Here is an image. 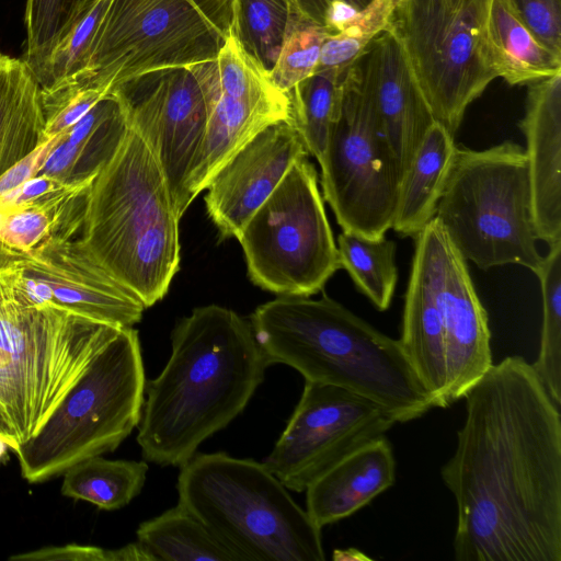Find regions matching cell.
Returning <instances> with one entry per match:
<instances>
[{"instance_id":"39","label":"cell","mask_w":561,"mask_h":561,"mask_svg":"<svg viewBox=\"0 0 561 561\" xmlns=\"http://www.w3.org/2000/svg\"><path fill=\"white\" fill-rule=\"evenodd\" d=\"M66 131L46 139L32 152L14 163L0 175V198L15 191L26 181L38 175L49 151L60 140Z\"/></svg>"},{"instance_id":"36","label":"cell","mask_w":561,"mask_h":561,"mask_svg":"<svg viewBox=\"0 0 561 561\" xmlns=\"http://www.w3.org/2000/svg\"><path fill=\"white\" fill-rule=\"evenodd\" d=\"M110 0H96L88 13L56 46L37 78L42 90L75 82L88 61L94 34Z\"/></svg>"},{"instance_id":"3","label":"cell","mask_w":561,"mask_h":561,"mask_svg":"<svg viewBox=\"0 0 561 561\" xmlns=\"http://www.w3.org/2000/svg\"><path fill=\"white\" fill-rule=\"evenodd\" d=\"M268 365L284 364L305 380L333 385L381 405L397 423L423 416L433 403L393 340L323 294L278 296L250 317Z\"/></svg>"},{"instance_id":"14","label":"cell","mask_w":561,"mask_h":561,"mask_svg":"<svg viewBox=\"0 0 561 561\" xmlns=\"http://www.w3.org/2000/svg\"><path fill=\"white\" fill-rule=\"evenodd\" d=\"M396 423L381 405L360 394L305 380L301 397L263 463L288 490L304 492L336 461Z\"/></svg>"},{"instance_id":"6","label":"cell","mask_w":561,"mask_h":561,"mask_svg":"<svg viewBox=\"0 0 561 561\" xmlns=\"http://www.w3.org/2000/svg\"><path fill=\"white\" fill-rule=\"evenodd\" d=\"M181 506L240 561H324L321 528L263 462L196 453L180 466Z\"/></svg>"},{"instance_id":"28","label":"cell","mask_w":561,"mask_h":561,"mask_svg":"<svg viewBox=\"0 0 561 561\" xmlns=\"http://www.w3.org/2000/svg\"><path fill=\"white\" fill-rule=\"evenodd\" d=\"M345 71L314 72L287 92L288 122L300 136L307 153L317 161L325 150L331 126L340 113Z\"/></svg>"},{"instance_id":"5","label":"cell","mask_w":561,"mask_h":561,"mask_svg":"<svg viewBox=\"0 0 561 561\" xmlns=\"http://www.w3.org/2000/svg\"><path fill=\"white\" fill-rule=\"evenodd\" d=\"M122 328L20 294L0 271V437L15 451L36 435Z\"/></svg>"},{"instance_id":"4","label":"cell","mask_w":561,"mask_h":561,"mask_svg":"<svg viewBox=\"0 0 561 561\" xmlns=\"http://www.w3.org/2000/svg\"><path fill=\"white\" fill-rule=\"evenodd\" d=\"M180 219L153 151L128 124L88 191L81 238L148 308L179 271Z\"/></svg>"},{"instance_id":"37","label":"cell","mask_w":561,"mask_h":561,"mask_svg":"<svg viewBox=\"0 0 561 561\" xmlns=\"http://www.w3.org/2000/svg\"><path fill=\"white\" fill-rule=\"evenodd\" d=\"M106 95L99 89L78 84L41 89L45 139L71 128Z\"/></svg>"},{"instance_id":"38","label":"cell","mask_w":561,"mask_h":561,"mask_svg":"<svg viewBox=\"0 0 561 561\" xmlns=\"http://www.w3.org/2000/svg\"><path fill=\"white\" fill-rule=\"evenodd\" d=\"M506 2L535 37L561 57V0H506Z\"/></svg>"},{"instance_id":"1","label":"cell","mask_w":561,"mask_h":561,"mask_svg":"<svg viewBox=\"0 0 561 561\" xmlns=\"http://www.w3.org/2000/svg\"><path fill=\"white\" fill-rule=\"evenodd\" d=\"M440 473L457 561H561V415L531 364L505 357L463 396Z\"/></svg>"},{"instance_id":"42","label":"cell","mask_w":561,"mask_h":561,"mask_svg":"<svg viewBox=\"0 0 561 561\" xmlns=\"http://www.w3.org/2000/svg\"><path fill=\"white\" fill-rule=\"evenodd\" d=\"M24 256V254L13 251L0 242V271L15 264Z\"/></svg>"},{"instance_id":"29","label":"cell","mask_w":561,"mask_h":561,"mask_svg":"<svg viewBox=\"0 0 561 561\" xmlns=\"http://www.w3.org/2000/svg\"><path fill=\"white\" fill-rule=\"evenodd\" d=\"M341 268H344L357 289L379 310L390 307L398 280L396 243L387 239H366L342 231L337 237Z\"/></svg>"},{"instance_id":"13","label":"cell","mask_w":561,"mask_h":561,"mask_svg":"<svg viewBox=\"0 0 561 561\" xmlns=\"http://www.w3.org/2000/svg\"><path fill=\"white\" fill-rule=\"evenodd\" d=\"M216 80L215 58L152 71L111 92L121 102L128 124L153 151L180 217L191 205L186 182L205 136Z\"/></svg>"},{"instance_id":"41","label":"cell","mask_w":561,"mask_h":561,"mask_svg":"<svg viewBox=\"0 0 561 561\" xmlns=\"http://www.w3.org/2000/svg\"><path fill=\"white\" fill-rule=\"evenodd\" d=\"M373 0H296L305 16L323 26L328 11L335 5H350L359 11Z\"/></svg>"},{"instance_id":"20","label":"cell","mask_w":561,"mask_h":561,"mask_svg":"<svg viewBox=\"0 0 561 561\" xmlns=\"http://www.w3.org/2000/svg\"><path fill=\"white\" fill-rule=\"evenodd\" d=\"M443 328L449 407L463 398L493 365L488 313L467 261L450 241L443 287Z\"/></svg>"},{"instance_id":"8","label":"cell","mask_w":561,"mask_h":561,"mask_svg":"<svg viewBox=\"0 0 561 561\" xmlns=\"http://www.w3.org/2000/svg\"><path fill=\"white\" fill-rule=\"evenodd\" d=\"M146 381L138 332L122 328L38 433L14 451L22 477L44 482L115 450L140 422Z\"/></svg>"},{"instance_id":"23","label":"cell","mask_w":561,"mask_h":561,"mask_svg":"<svg viewBox=\"0 0 561 561\" xmlns=\"http://www.w3.org/2000/svg\"><path fill=\"white\" fill-rule=\"evenodd\" d=\"M456 149L455 136L434 122L401 180L391 226L399 236L415 238L435 217Z\"/></svg>"},{"instance_id":"10","label":"cell","mask_w":561,"mask_h":561,"mask_svg":"<svg viewBox=\"0 0 561 561\" xmlns=\"http://www.w3.org/2000/svg\"><path fill=\"white\" fill-rule=\"evenodd\" d=\"M492 0H394L386 31L403 49L435 122L455 136L469 104L497 78L489 60Z\"/></svg>"},{"instance_id":"21","label":"cell","mask_w":561,"mask_h":561,"mask_svg":"<svg viewBox=\"0 0 561 561\" xmlns=\"http://www.w3.org/2000/svg\"><path fill=\"white\" fill-rule=\"evenodd\" d=\"M396 460L382 435L355 448L306 489V511L320 527L344 519L389 489Z\"/></svg>"},{"instance_id":"22","label":"cell","mask_w":561,"mask_h":561,"mask_svg":"<svg viewBox=\"0 0 561 561\" xmlns=\"http://www.w3.org/2000/svg\"><path fill=\"white\" fill-rule=\"evenodd\" d=\"M289 103L254 102L229 96L214 85L205 136L186 182L190 204L217 171L266 126L289 121Z\"/></svg>"},{"instance_id":"7","label":"cell","mask_w":561,"mask_h":561,"mask_svg":"<svg viewBox=\"0 0 561 561\" xmlns=\"http://www.w3.org/2000/svg\"><path fill=\"white\" fill-rule=\"evenodd\" d=\"M435 218L466 261L486 271L518 264L537 274V248L525 149L511 140L456 149Z\"/></svg>"},{"instance_id":"18","label":"cell","mask_w":561,"mask_h":561,"mask_svg":"<svg viewBox=\"0 0 561 561\" xmlns=\"http://www.w3.org/2000/svg\"><path fill=\"white\" fill-rule=\"evenodd\" d=\"M368 78L379 129L398 161L402 178L435 122L402 47L385 31L367 47Z\"/></svg>"},{"instance_id":"2","label":"cell","mask_w":561,"mask_h":561,"mask_svg":"<svg viewBox=\"0 0 561 561\" xmlns=\"http://www.w3.org/2000/svg\"><path fill=\"white\" fill-rule=\"evenodd\" d=\"M171 345L162 371L146 381L137 443L146 461L180 467L244 410L270 365L250 322L218 305L181 318Z\"/></svg>"},{"instance_id":"12","label":"cell","mask_w":561,"mask_h":561,"mask_svg":"<svg viewBox=\"0 0 561 561\" xmlns=\"http://www.w3.org/2000/svg\"><path fill=\"white\" fill-rule=\"evenodd\" d=\"M308 156L299 158L241 229L250 279L278 296H311L341 268Z\"/></svg>"},{"instance_id":"19","label":"cell","mask_w":561,"mask_h":561,"mask_svg":"<svg viewBox=\"0 0 561 561\" xmlns=\"http://www.w3.org/2000/svg\"><path fill=\"white\" fill-rule=\"evenodd\" d=\"M519 128L526 139L534 229L561 242V71L529 83Z\"/></svg>"},{"instance_id":"31","label":"cell","mask_w":561,"mask_h":561,"mask_svg":"<svg viewBox=\"0 0 561 561\" xmlns=\"http://www.w3.org/2000/svg\"><path fill=\"white\" fill-rule=\"evenodd\" d=\"M542 298V328L537 360L531 364L547 393L561 404V242L549 247L536 274Z\"/></svg>"},{"instance_id":"30","label":"cell","mask_w":561,"mask_h":561,"mask_svg":"<svg viewBox=\"0 0 561 561\" xmlns=\"http://www.w3.org/2000/svg\"><path fill=\"white\" fill-rule=\"evenodd\" d=\"M231 30L243 48L271 72L294 20L296 0H231Z\"/></svg>"},{"instance_id":"11","label":"cell","mask_w":561,"mask_h":561,"mask_svg":"<svg viewBox=\"0 0 561 561\" xmlns=\"http://www.w3.org/2000/svg\"><path fill=\"white\" fill-rule=\"evenodd\" d=\"M342 231L380 239L391 228L402 173L374 111L366 50L346 69L342 102L318 161Z\"/></svg>"},{"instance_id":"16","label":"cell","mask_w":561,"mask_h":561,"mask_svg":"<svg viewBox=\"0 0 561 561\" xmlns=\"http://www.w3.org/2000/svg\"><path fill=\"white\" fill-rule=\"evenodd\" d=\"M414 241L399 342L433 408H447L443 287L449 239L434 217Z\"/></svg>"},{"instance_id":"33","label":"cell","mask_w":561,"mask_h":561,"mask_svg":"<svg viewBox=\"0 0 561 561\" xmlns=\"http://www.w3.org/2000/svg\"><path fill=\"white\" fill-rule=\"evenodd\" d=\"M220 91L248 101L289 103L286 92L272 81L270 71L250 55L230 30L216 57Z\"/></svg>"},{"instance_id":"9","label":"cell","mask_w":561,"mask_h":561,"mask_svg":"<svg viewBox=\"0 0 561 561\" xmlns=\"http://www.w3.org/2000/svg\"><path fill=\"white\" fill-rule=\"evenodd\" d=\"M231 20V0H110L85 67L68 84L110 94L152 71L214 60Z\"/></svg>"},{"instance_id":"27","label":"cell","mask_w":561,"mask_h":561,"mask_svg":"<svg viewBox=\"0 0 561 561\" xmlns=\"http://www.w3.org/2000/svg\"><path fill=\"white\" fill-rule=\"evenodd\" d=\"M148 465L145 460H110L99 456L85 458L62 474L61 494L114 511L127 505L145 485Z\"/></svg>"},{"instance_id":"17","label":"cell","mask_w":561,"mask_h":561,"mask_svg":"<svg viewBox=\"0 0 561 561\" xmlns=\"http://www.w3.org/2000/svg\"><path fill=\"white\" fill-rule=\"evenodd\" d=\"M308 156L288 121L273 123L242 146L205 190L207 214L220 239L236 238L270 197L290 167Z\"/></svg>"},{"instance_id":"24","label":"cell","mask_w":561,"mask_h":561,"mask_svg":"<svg viewBox=\"0 0 561 561\" xmlns=\"http://www.w3.org/2000/svg\"><path fill=\"white\" fill-rule=\"evenodd\" d=\"M41 87L22 58L0 53V175L45 139Z\"/></svg>"},{"instance_id":"26","label":"cell","mask_w":561,"mask_h":561,"mask_svg":"<svg viewBox=\"0 0 561 561\" xmlns=\"http://www.w3.org/2000/svg\"><path fill=\"white\" fill-rule=\"evenodd\" d=\"M137 542L149 561H240L180 504L141 523L137 529Z\"/></svg>"},{"instance_id":"40","label":"cell","mask_w":561,"mask_h":561,"mask_svg":"<svg viewBox=\"0 0 561 561\" xmlns=\"http://www.w3.org/2000/svg\"><path fill=\"white\" fill-rule=\"evenodd\" d=\"M11 561H110V550L95 546L68 543L49 546L35 551L14 554Z\"/></svg>"},{"instance_id":"43","label":"cell","mask_w":561,"mask_h":561,"mask_svg":"<svg viewBox=\"0 0 561 561\" xmlns=\"http://www.w3.org/2000/svg\"><path fill=\"white\" fill-rule=\"evenodd\" d=\"M9 449H11L10 445L0 437V462L7 460Z\"/></svg>"},{"instance_id":"35","label":"cell","mask_w":561,"mask_h":561,"mask_svg":"<svg viewBox=\"0 0 561 561\" xmlns=\"http://www.w3.org/2000/svg\"><path fill=\"white\" fill-rule=\"evenodd\" d=\"M328 33L323 26L300 13L291 23L270 72L273 83L288 92L316 72Z\"/></svg>"},{"instance_id":"34","label":"cell","mask_w":561,"mask_h":561,"mask_svg":"<svg viewBox=\"0 0 561 561\" xmlns=\"http://www.w3.org/2000/svg\"><path fill=\"white\" fill-rule=\"evenodd\" d=\"M394 0H373L358 11L336 34L323 42L316 72L345 71L386 31Z\"/></svg>"},{"instance_id":"32","label":"cell","mask_w":561,"mask_h":561,"mask_svg":"<svg viewBox=\"0 0 561 561\" xmlns=\"http://www.w3.org/2000/svg\"><path fill=\"white\" fill-rule=\"evenodd\" d=\"M96 0H26V41L22 59L36 79L56 46L88 13Z\"/></svg>"},{"instance_id":"25","label":"cell","mask_w":561,"mask_h":561,"mask_svg":"<svg viewBox=\"0 0 561 561\" xmlns=\"http://www.w3.org/2000/svg\"><path fill=\"white\" fill-rule=\"evenodd\" d=\"M486 47L496 77L511 85L529 84L561 71V57L533 35L506 0H492Z\"/></svg>"},{"instance_id":"15","label":"cell","mask_w":561,"mask_h":561,"mask_svg":"<svg viewBox=\"0 0 561 561\" xmlns=\"http://www.w3.org/2000/svg\"><path fill=\"white\" fill-rule=\"evenodd\" d=\"M30 276L46 284L53 305L118 328L138 323L146 309L82 238H51L19 261Z\"/></svg>"}]
</instances>
